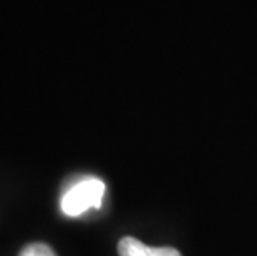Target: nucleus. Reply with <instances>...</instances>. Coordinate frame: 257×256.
<instances>
[{
	"label": "nucleus",
	"instance_id": "nucleus-1",
	"mask_svg": "<svg viewBox=\"0 0 257 256\" xmlns=\"http://www.w3.org/2000/svg\"><path fill=\"white\" fill-rule=\"evenodd\" d=\"M105 197V183L98 178L86 177L65 190L60 208L67 216H80L91 208H100Z\"/></svg>",
	"mask_w": 257,
	"mask_h": 256
},
{
	"label": "nucleus",
	"instance_id": "nucleus-2",
	"mask_svg": "<svg viewBox=\"0 0 257 256\" xmlns=\"http://www.w3.org/2000/svg\"><path fill=\"white\" fill-rule=\"evenodd\" d=\"M119 256H151V246L133 236H124L118 243Z\"/></svg>",
	"mask_w": 257,
	"mask_h": 256
},
{
	"label": "nucleus",
	"instance_id": "nucleus-3",
	"mask_svg": "<svg viewBox=\"0 0 257 256\" xmlns=\"http://www.w3.org/2000/svg\"><path fill=\"white\" fill-rule=\"evenodd\" d=\"M19 256H57V254L45 243H30L22 249Z\"/></svg>",
	"mask_w": 257,
	"mask_h": 256
},
{
	"label": "nucleus",
	"instance_id": "nucleus-4",
	"mask_svg": "<svg viewBox=\"0 0 257 256\" xmlns=\"http://www.w3.org/2000/svg\"><path fill=\"white\" fill-rule=\"evenodd\" d=\"M151 256H181V253L171 246H151Z\"/></svg>",
	"mask_w": 257,
	"mask_h": 256
}]
</instances>
